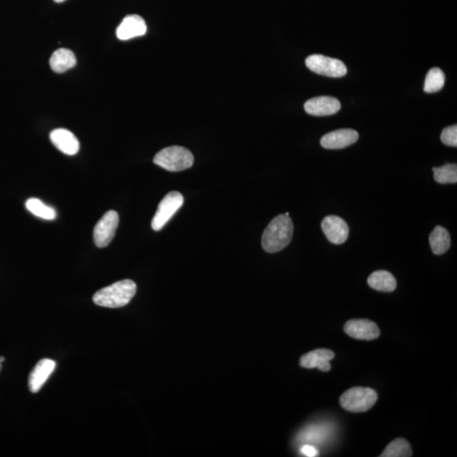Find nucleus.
I'll use <instances>...</instances> for the list:
<instances>
[{
	"label": "nucleus",
	"instance_id": "6",
	"mask_svg": "<svg viewBox=\"0 0 457 457\" xmlns=\"http://www.w3.org/2000/svg\"><path fill=\"white\" fill-rule=\"evenodd\" d=\"M306 65L313 72L329 77H342L347 75V68L342 60L333 58L313 54L306 60Z\"/></svg>",
	"mask_w": 457,
	"mask_h": 457
},
{
	"label": "nucleus",
	"instance_id": "11",
	"mask_svg": "<svg viewBox=\"0 0 457 457\" xmlns=\"http://www.w3.org/2000/svg\"><path fill=\"white\" fill-rule=\"evenodd\" d=\"M342 108L338 99L333 97L321 96L308 100L304 104L305 111L313 116H328L339 112Z\"/></svg>",
	"mask_w": 457,
	"mask_h": 457
},
{
	"label": "nucleus",
	"instance_id": "4",
	"mask_svg": "<svg viewBox=\"0 0 457 457\" xmlns=\"http://www.w3.org/2000/svg\"><path fill=\"white\" fill-rule=\"evenodd\" d=\"M378 400V394L367 387H354L342 394L340 404L351 413H364L370 410Z\"/></svg>",
	"mask_w": 457,
	"mask_h": 457
},
{
	"label": "nucleus",
	"instance_id": "8",
	"mask_svg": "<svg viewBox=\"0 0 457 457\" xmlns=\"http://www.w3.org/2000/svg\"><path fill=\"white\" fill-rule=\"evenodd\" d=\"M344 331L351 338L363 340H373L379 338L381 331L378 325L369 319H351L347 321Z\"/></svg>",
	"mask_w": 457,
	"mask_h": 457
},
{
	"label": "nucleus",
	"instance_id": "12",
	"mask_svg": "<svg viewBox=\"0 0 457 457\" xmlns=\"http://www.w3.org/2000/svg\"><path fill=\"white\" fill-rule=\"evenodd\" d=\"M147 33L146 22L138 15H127L116 30V36L119 40L126 41L131 38L143 36Z\"/></svg>",
	"mask_w": 457,
	"mask_h": 457
},
{
	"label": "nucleus",
	"instance_id": "7",
	"mask_svg": "<svg viewBox=\"0 0 457 457\" xmlns=\"http://www.w3.org/2000/svg\"><path fill=\"white\" fill-rule=\"evenodd\" d=\"M119 215L114 210L108 211L97 223L94 231L95 245L100 249L106 247L114 239L119 226Z\"/></svg>",
	"mask_w": 457,
	"mask_h": 457
},
{
	"label": "nucleus",
	"instance_id": "5",
	"mask_svg": "<svg viewBox=\"0 0 457 457\" xmlns=\"http://www.w3.org/2000/svg\"><path fill=\"white\" fill-rule=\"evenodd\" d=\"M184 203V197L181 193L172 192L168 193L158 204L156 213L152 220V228L155 231H161L175 215Z\"/></svg>",
	"mask_w": 457,
	"mask_h": 457
},
{
	"label": "nucleus",
	"instance_id": "26",
	"mask_svg": "<svg viewBox=\"0 0 457 457\" xmlns=\"http://www.w3.org/2000/svg\"><path fill=\"white\" fill-rule=\"evenodd\" d=\"M53 1L56 2V3H62V2L65 1V0H53Z\"/></svg>",
	"mask_w": 457,
	"mask_h": 457
},
{
	"label": "nucleus",
	"instance_id": "28",
	"mask_svg": "<svg viewBox=\"0 0 457 457\" xmlns=\"http://www.w3.org/2000/svg\"><path fill=\"white\" fill-rule=\"evenodd\" d=\"M286 216H290L289 213H285V214Z\"/></svg>",
	"mask_w": 457,
	"mask_h": 457
},
{
	"label": "nucleus",
	"instance_id": "16",
	"mask_svg": "<svg viewBox=\"0 0 457 457\" xmlns=\"http://www.w3.org/2000/svg\"><path fill=\"white\" fill-rule=\"evenodd\" d=\"M76 59L74 53L67 49L54 51L49 60L50 67L54 72L63 73L75 67Z\"/></svg>",
	"mask_w": 457,
	"mask_h": 457
},
{
	"label": "nucleus",
	"instance_id": "13",
	"mask_svg": "<svg viewBox=\"0 0 457 457\" xmlns=\"http://www.w3.org/2000/svg\"><path fill=\"white\" fill-rule=\"evenodd\" d=\"M50 140L60 152L67 155H75L79 152L80 143L76 135L64 128L51 131Z\"/></svg>",
	"mask_w": 457,
	"mask_h": 457
},
{
	"label": "nucleus",
	"instance_id": "10",
	"mask_svg": "<svg viewBox=\"0 0 457 457\" xmlns=\"http://www.w3.org/2000/svg\"><path fill=\"white\" fill-rule=\"evenodd\" d=\"M358 131L352 129H340L324 135L320 143L326 149H342L354 144L358 140Z\"/></svg>",
	"mask_w": 457,
	"mask_h": 457
},
{
	"label": "nucleus",
	"instance_id": "19",
	"mask_svg": "<svg viewBox=\"0 0 457 457\" xmlns=\"http://www.w3.org/2000/svg\"><path fill=\"white\" fill-rule=\"evenodd\" d=\"M26 207L27 210L32 213L38 218L46 220H53L56 219L57 213L51 207L47 206L38 199H30L26 201Z\"/></svg>",
	"mask_w": 457,
	"mask_h": 457
},
{
	"label": "nucleus",
	"instance_id": "24",
	"mask_svg": "<svg viewBox=\"0 0 457 457\" xmlns=\"http://www.w3.org/2000/svg\"><path fill=\"white\" fill-rule=\"evenodd\" d=\"M301 453L306 456L308 457H315L319 456V451L317 450L315 447H312V445H304V447L301 449Z\"/></svg>",
	"mask_w": 457,
	"mask_h": 457
},
{
	"label": "nucleus",
	"instance_id": "20",
	"mask_svg": "<svg viewBox=\"0 0 457 457\" xmlns=\"http://www.w3.org/2000/svg\"><path fill=\"white\" fill-rule=\"evenodd\" d=\"M413 456L412 447L404 439H397L390 442L381 457H410Z\"/></svg>",
	"mask_w": 457,
	"mask_h": 457
},
{
	"label": "nucleus",
	"instance_id": "25",
	"mask_svg": "<svg viewBox=\"0 0 457 457\" xmlns=\"http://www.w3.org/2000/svg\"><path fill=\"white\" fill-rule=\"evenodd\" d=\"M5 362V358L3 356H0V363H3Z\"/></svg>",
	"mask_w": 457,
	"mask_h": 457
},
{
	"label": "nucleus",
	"instance_id": "3",
	"mask_svg": "<svg viewBox=\"0 0 457 457\" xmlns=\"http://www.w3.org/2000/svg\"><path fill=\"white\" fill-rule=\"evenodd\" d=\"M194 157L183 147L172 146L162 149L153 158L155 165L168 172H178L191 168Z\"/></svg>",
	"mask_w": 457,
	"mask_h": 457
},
{
	"label": "nucleus",
	"instance_id": "17",
	"mask_svg": "<svg viewBox=\"0 0 457 457\" xmlns=\"http://www.w3.org/2000/svg\"><path fill=\"white\" fill-rule=\"evenodd\" d=\"M367 284L371 288L383 292H394L397 286L396 278L392 274L385 270L375 271L367 279Z\"/></svg>",
	"mask_w": 457,
	"mask_h": 457
},
{
	"label": "nucleus",
	"instance_id": "21",
	"mask_svg": "<svg viewBox=\"0 0 457 457\" xmlns=\"http://www.w3.org/2000/svg\"><path fill=\"white\" fill-rule=\"evenodd\" d=\"M445 75L440 68H433L426 76L424 90L427 94H433L444 86Z\"/></svg>",
	"mask_w": 457,
	"mask_h": 457
},
{
	"label": "nucleus",
	"instance_id": "2",
	"mask_svg": "<svg viewBox=\"0 0 457 457\" xmlns=\"http://www.w3.org/2000/svg\"><path fill=\"white\" fill-rule=\"evenodd\" d=\"M135 292V283L131 280H124L97 292L94 296V303L103 308H122L130 303Z\"/></svg>",
	"mask_w": 457,
	"mask_h": 457
},
{
	"label": "nucleus",
	"instance_id": "14",
	"mask_svg": "<svg viewBox=\"0 0 457 457\" xmlns=\"http://www.w3.org/2000/svg\"><path fill=\"white\" fill-rule=\"evenodd\" d=\"M56 363L51 359L44 358L38 362L30 374L28 386L31 392L37 393L48 381L56 369Z\"/></svg>",
	"mask_w": 457,
	"mask_h": 457
},
{
	"label": "nucleus",
	"instance_id": "1",
	"mask_svg": "<svg viewBox=\"0 0 457 457\" xmlns=\"http://www.w3.org/2000/svg\"><path fill=\"white\" fill-rule=\"evenodd\" d=\"M294 226L290 216L278 215L263 232L262 247L267 253L274 254L288 247L292 242Z\"/></svg>",
	"mask_w": 457,
	"mask_h": 457
},
{
	"label": "nucleus",
	"instance_id": "22",
	"mask_svg": "<svg viewBox=\"0 0 457 457\" xmlns=\"http://www.w3.org/2000/svg\"><path fill=\"white\" fill-rule=\"evenodd\" d=\"M435 172V180L440 184H454L457 182V165L456 164H447L441 167L433 168Z\"/></svg>",
	"mask_w": 457,
	"mask_h": 457
},
{
	"label": "nucleus",
	"instance_id": "27",
	"mask_svg": "<svg viewBox=\"0 0 457 457\" xmlns=\"http://www.w3.org/2000/svg\"><path fill=\"white\" fill-rule=\"evenodd\" d=\"M1 369H2V363H0V370H1Z\"/></svg>",
	"mask_w": 457,
	"mask_h": 457
},
{
	"label": "nucleus",
	"instance_id": "18",
	"mask_svg": "<svg viewBox=\"0 0 457 457\" xmlns=\"http://www.w3.org/2000/svg\"><path fill=\"white\" fill-rule=\"evenodd\" d=\"M451 235L447 228L442 226H436L429 235V244L431 250L436 255H442L450 249Z\"/></svg>",
	"mask_w": 457,
	"mask_h": 457
},
{
	"label": "nucleus",
	"instance_id": "23",
	"mask_svg": "<svg viewBox=\"0 0 457 457\" xmlns=\"http://www.w3.org/2000/svg\"><path fill=\"white\" fill-rule=\"evenodd\" d=\"M441 141L444 145L450 147L457 146V126L456 125L444 128L441 133Z\"/></svg>",
	"mask_w": 457,
	"mask_h": 457
},
{
	"label": "nucleus",
	"instance_id": "15",
	"mask_svg": "<svg viewBox=\"0 0 457 457\" xmlns=\"http://www.w3.org/2000/svg\"><path fill=\"white\" fill-rule=\"evenodd\" d=\"M335 354L331 350L317 349L301 356V367L305 369H319L323 372L331 369V361L334 359Z\"/></svg>",
	"mask_w": 457,
	"mask_h": 457
},
{
	"label": "nucleus",
	"instance_id": "9",
	"mask_svg": "<svg viewBox=\"0 0 457 457\" xmlns=\"http://www.w3.org/2000/svg\"><path fill=\"white\" fill-rule=\"evenodd\" d=\"M321 227L329 241L336 245L346 242L349 235V227L346 222L338 216L325 217Z\"/></svg>",
	"mask_w": 457,
	"mask_h": 457
}]
</instances>
